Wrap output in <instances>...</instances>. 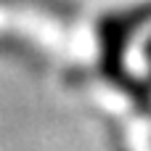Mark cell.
Instances as JSON below:
<instances>
[{
	"instance_id": "6da1fadb",
	"label": "cell",
	"mask_w": 151,
	"mask_h": 151,
	"mask_svg": "<svg viewBox=\"0 0 151 151\" xmlns=\"http://www.w3.org/2000/svg\"><path fill=\"white\" fill-rule=\"evenodd\" d=\"M151 19V5H138L130 11L111 13L101 19L98 32H101V61L104 72L111 80H122V50L127 48V40L138 32V27Z\"/></svg>"
}]
</instances>
